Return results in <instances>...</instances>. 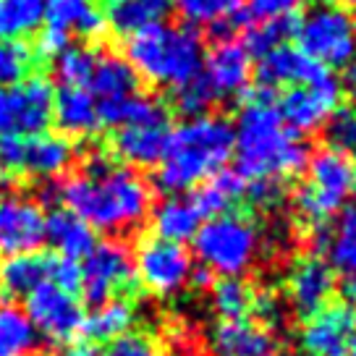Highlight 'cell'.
<instances>
[{"label": "cell", "mask_w": 356, "mask_h": 356, "mask_svg": "<svg viewBox=\"0 0 356 356\" xmlns=\"http://www.w3.org/2000/svg\"><path fill=\"white\" fill-rule=\"evenodd\" d=\"M194 259L184 244H173L165 238H145L134 254V278L155 296H176L191 283Z\"/></svg>", "instance_id": "obj_8"}, {"label": "cell", "mask_w": 356, "mask_h": 356, "mask_svg": "<svg viewBox=\"0 0 356 356\" xmlns=\"http://www.w3.org/2000/svg\"><path fill=\"white\" fill-rule=\"evenodd\" d=\"M299 50L323 66L343 68L356 56V22L338 6H317L299 19Z\"/></svg>", "instance_id": "obj_7"}, {"label": "cell", "mask_w": 356, "mask_h": 356, "mask_svg": "<svg viewBox=\"0 0 356 356\" xmlns=\"http://www.w3.org/2000/svg\"><path fill=\"white\" fill-rule=\"evenodd\" d=\"M236 131L225 115H200L168 134L165 155L157 165L155 184L168 197H178L222 170L234 155Z\"/></svg>", "instance_id": "obj_3"}, {"label": "cell", "mask_w": 356, "mask_h": 356, "mask_svg": "<svg viewBox=\"0 0 356 356\" xmlns=\"http://www.w3.org/2000/svg\"><path fill=\"white\" fill-rule=\"evenodd\" d=\"M53 118L68 136H95L102 129L97 102L81 87H60L53 97Z\"/></svg>", "instance_id": "obj_22"}, {"label": "cell", "mask_w": 356, "mask_h": 356, "mask_svg": "<svg viewBox=\"0 0 356 356\" xmlns=\"http://www.w3.org/2000/svg\"><path fill=\"white\" fill-rule=\"evenodd\" d=\"M134 320H136V309L129 299H111L97 304V309L87 314L84 320V333L92 341H102V343H113L123 338L126 333H131Z\"/></svg>", "instance_id": "obj_29"}, {"label": "cell", "mask_w": 356, "mask_h": 356, "mask_svg": "<svg viewBox=\"0 0 356 356\" xmlns=\"http://www.w3.org/2000/svg\"><path fill=\"white\" fill-rule=\"evenodd\" d=\"M335 291V270L327 265V259L317 254L299 257L289 270L286 278V299L291 309L309 317L312 312L323 309L330 304Z\"/></svg>", "instance_id": "obj_15"}, {"label": "cell", "mask_w": 356, "mask_h": 356, "mask_svg": "<svg viewBox=\"0 0 356 356\" xmlns=\"http://www.w3.org/2000/svg\"><path fill=\"white\" fill-rule=\"evenodd\" d=\"M44 241H50V246L58 252V257L63 259H84V257L95 249V231L89 228L87 222L76 218L74 212L68 210H56L53 215H47L44 222Z\"/></svg>", "instance_id": "obj_23"}, {"label": "cell", "mask_w": 356, "mask_h": 356, "mask_svg": "<svg viewBox=\"0 0 356 356\" xmlns=\"http://www.w3.org/2000/svg\"><path fill=\"white\" fill-rule=\"evenodd\" d=\"M257 291L241 278H222L212 286V309L222 320H244L254 307Z\"/></svg>", "instance_id": "obj_33"}, {"label": "cell", "mask_w": 356, "mask_h": 356, "mask_svg": "<svg viewBox=\"0 0 356 356\" xmlns=\"http://www.w3.org/2000/svg\"><path fill=\"white\" fill-rule=\"evenodd\" d=\"M50 194L63 210L74 212L95 231L129 234L147 220L152 191L134 168L118 165L108 155H92L79 173L50 184Z\"/></svg>", "instance_id": "obj_1"}, {"label": "cell", "mask_w": 356, "mask_h": 356, "mask_svg": "<svg viewBox=\"0 0 356 356\" xmlns=\"http://www.w3.org/2000/svg\"><path fill=\"white\" fill-rule=\"evenodd\" d=\"M79 280H81L79 262H74V259H63V257H53V259H50V283H53V286L76 293Z\"/></svg>", "instance_id": "obj_42"}, {"label": "cell", "mask_w": 356, "mask_h": 356, "mask_svg": "<svg viewBox=\"0 0 356 356\" xmlns=\"http://www.w3.org/2000/svg\"><path fill=\"white\" fill-rule=\"evenodd\" d=\"M346 3H356V0H346Z\"/></svg>", "instance_id": "obj_53"}, {"label": "cell", "mask_w": 356, "mask_h": 356, "mask_svg": "<svg viewBox=\"0 0 356 356\" xmlns=\"http://www.w3.org/2000/svg\"><path fill=\"white\" fill-rule=\"evenodd\" d=\"M34 66L32 47L24 40H6L0 42V87H13L29 76Z\"/></svg>", "instance_id": "obj_37"}, {"label": "cell", "mask_w": 356, "mask_h": 356, "mask_svg": "<svg viewBox=\"0 0 356 356\" xmlns=\"http://www.w3.org/2000/svg\"><path fill=\"white\" fill-rule=\"evenodd\" d=\"M56 356H100L89 343H68Z\"/></svg>", "instance_id": "obj_47"}, {"label": "cell", "mask_w": 356, "mask_h": 356, "mask_svg": "<svg viewBox=\"0 0 356 356\" xmlns=\"http://www.w3.org/2000/svg\"><path fill=\"white\" fill-rule=\"evenodd\" d=\"M348 293L356 299V275H348Z\"/></svg>", "instance_id": "obj_48"}, {"label": "cell", "mask_w": 356, "mask_h": 356, "mask_svg": "<svg viewBox=\"0 0 356 356\" xmlns=\"http://www.w3.org/2000/svg\"><path fill=\"white\" fill-rule=\"evenodd\" d=\"M170 11V0H105V24L121 37L160 24Z\"/></svg>", "instance_id": "obj_26"}, {"label": "cell", "mask_w": 356, "mask_h": 356, "mask_svg": "<svg viewBox=\"0 0 356 356\" xmlns=\"http://www.w3.org/2000/svg\"><path fill=\"white\" fill-rule=\"evenodd\" d=\"M246 194L257 207H275L283 197V186L278 181H252L246 186Z\"/></svg>", "instance_id": "obj_45"}, {"label": "cell", "mask_w": 356, "mask_h": 356, "mask_svg": "<svg viewBox=\"0 0 356 356\" xmlns=\"http://www.w3.org/2000/svg\"><path fill=\"white\" fill-rule=\"evenodd\" d=\"M259 228L241 212H222L210 218L194 236V257L202 262V270L222 278H238L252 270L259 257Z\"/></svg>", "instance_id": "obj_5"}, {"label": "cell", "mask_w": 356, "mask_h": 356, "mask_svg": "<svg viewBox=\"0 0 356 356\" xmlns=\"http://www.w3.org/2000/svg\"><path fill=\"white\" fill-rule=\"evenodd\" d=\"M354 189H356V165H354Z\"/></svg>", "instance_id": "obj_51"}, {"label": "cell", "mask_w": 356, "mask_h": 356, "mask_svg": "<svg viewBox=\"0 0 356 356\" xmlns=\"http://www.w3.org/2000/svg\"><path fill=\"white\" fill-rule=\"evenodd\" d=\"M252 312L259 317V325H265L267 330H273L275 325L283 323V304H280V299L273 291L254 293V307H252Z\"/></svg>", "instance_id": "obj_43"}, {"label": "cell", "mask_w": 356, "mask_h": 356, "mask_svg": "<svg viewBox=\"0 0 356 356\" xmlns=\"http://www.w3.org/2000/svg\"><path fill=\"white\" fill-rule=\"evenodd\" d=\"M356 341V312L348 304H325L304 320L299 343L307 356H341Z\"/></svg>", "instance_id": "obj_13"}, {"label": "cell", "mask_w": 356, "mask_h": 356, "mask_svg": "<svg viewBox=\"0 0 356 356\" xmlns=\"http://www.w3.org/2000/svg\"><path fill=\"white\" fill-rule=\"evenodd\" d=\"M149 220H152V231L157 238L184 244L197 236L204 218L194 207L191 197H168L149 212Z\"/></svg>", "instance_id": "obj_24"}, {"label": "cell", "mask_w": 356, "mask_h": 356, "mask_svg": "<svg viewBox=\"0 0 356 356\" xmlns=\"http://www.w3.org/2000/svg\"><path fill=\"white\" fill-rule=\"evenodd\" d=\"M44 22V0H0V42L24 40Z\"/></svg>", "instance_id": "obj_32"}, {"label": "cell", "mask_w": 356, "mask_h": 356, "mask_svg": "<svg viewBox=\"0 0 356 356\" xmlns=\"http://www.w3.org/2000/svg\"><path fill=\"white\" fill-rule=\"evenodd\" d=\"M246 194V181L236 170H218L194 191V207L202 218H218Z\"/></svg>", "instance_id": "obj_28"}, {"label": "cell", "mask_w": 356, "mask_h": 356, "mask_svg": "<svg viewBox=\"0 0 356 356\" xmlns=\"http://www.w3.org/2000/svg\"><path fill=\"white\" fill-rule=\"evenodd\" d=\"M341 81H343L346 92L356 100V56L343 66V79H341Z\"/></svg>", "instance_id": "obj_46"}, {"label": "cell", "mask_w": 356, "mask_h": 356, "mask_svg": "<svg viewBox=\"0 0 356 356\" xmlns=\"http://www.w3.org/2000/svg\"><path fill=\"white\" fill-rule=\"evenodd\" d=\"M341 356H356V341H354L351 346H348V348H346V351H343Z\"/></svg>", "instance_id": "obj_49"}, {"label": "cell", "mask_w": 356, "mask_h": 356, "mask_svg": "<svg viewBox=\"0 0 356 356\" xmlns=\"http://www.w3.org/2000/svg\"><path fill=\"white\" fill-rule=\"evenodd\" d=\"M283 356H299V354H283Z\"/></svg>", "instance_id": "obj_52"}, {"label": "cell", "mask_w": 356, "mask_h": 356, "mask_svg": "<svg viewBox=\"0 0 356 356\" xmlns=\"http://www.w3.org/2000/svg\"><path fill=\"white\" fill-rule=\"evenodd\" d=\"M325 252L330 267H338L346 275H356V204H346L338 212V222L327 231Z\"/></svg>", "instance_id": "obj_31"}, {"label": "cell", "mask_w": 356, "mask_h": 356, "mask_svg": "<svg viewBox=\"0 0 356 356\" xmlns=\"http://www.w3.org/2000/svg\"><path fill=\"white\" fill-rule=\"evenodd\" d=\"M42 204L24 194H8L0 200V259L32 254L44 241Z\"/></svg>", "instance_id": "obj_12"}, {"label": "cell", "mask_w": 356, "mask_h": 356, "mask_svg": "<svg viewBox=\"0 0 356 356\" xmlns=\"http://www.w3.org/2000/svg\"><path fill=\"white\" fill-rule=\"evenodd\" d=\"M95 58H97V50H92V47H76V44H71L68 50H63L56 58V66H53L60 87H81V89L87 87L92 66H95Z\"/></svg>", "instance_id": "obj_36"}, {"label": "cell", "mask_w": 356, "mask_h": 356, "mask_svg": "<svg viewBox=\"0 0 356 356\" xmlns=\"http://www.w3.org/2000/svg\"><path fill=\"white\" fill-rule=\"evenodd\" d=\"M291 81H296L299 87H320L333 81V74L320 60L289 44H280L257 60V87L275 89Z\"/></svg>", "instance_id": "obj_14"}, {"label": "cell", "mask_w": 356, "mask_h": 356, "mask_svg": "<svg viewBox=\"0 0 356 356\" xmlns=\"http://www.w3.org/2000/svg\"><path fill=\"white\" fill-rule=\"evenodd\" d=\"M296 26H299V19L296 16H286V19H275V22H259L252 24L246 29L244 37V47L249 58H262L267 56L270 50H275L286 40H293L296 37Z\"/></svg>", "instance_id": "obj_34"}, {"label": "cell", "mask_w": 356, "mask_h": 356, "mask_svg": "<svg viewBox=\"0 0 356 356\" xmlns=\"http://www.w3.org/2000/svg\"><path fill=\"white\" fill-rule=\"evenodd\" d=\"M53 84L44 76H26L13 87H0V136H34L53 121Z\"/></svg>", "instance_id": "obj_9"}, {"label": "cell", "mask_w": 356, "mask_h": 356, "mask_svg": "<svg viewBox=\"0 0 356 356\" xmlns=\"http://www.w3.org/2000/svg\"><path fill=\"white\" fill-rule=\"evenodd\" d=\"M44 24L81 37H100L108 29L95 0H44Z\"/></svg>", "instance_id": "obj_27"}, {"label": "cell", "mask_w": 356, "mask_h": 356, "mask_svg": "<svg viewBox=\"0 0 356 356\" xmlns=\"http://www.w3.org/2000/svg\"><path fill=\"white\" fill-rule=\"evenodd\" d=\"M81 280L79 289L84 299L92 304L118 299V293L126 291L134 283V254L129 244L118 238H105L84 257L79 265Z\"/></svg>", "instance_id": "obj_11"}, {"label": "cell", "mask_w": 356, "mask_h": 356, "mask_svg": "<svg viewBox=\"0 0 356 356\" xmlns=\"http://www.w3.org/2000/svg\"><path fill=\"white\" fill-rule=\"evenodd\" d=\"M327 142L346 157L356 155V102L338 108L327 121Z\"/></svg>", "instance_id": "obj_38"}, {"label": "cell", "mask_w": 356, "mask_h": 356, "mask_svg": "<svg viewBox=\"0 0 356 356\" xmlns=\"http://www.w3.org/2000/svg\"><path fill=\"white\" fill-rule=\"evenodd\" d=\"M84 89L95 97L97 105H108V102H118L136 95L139 92V76L134 74V68L121 56L97 50L95 66H92V74H89V81Z\"/></svg>", "instance_id": "obj_20"}, {"label": "cell", "mask_w": 356, "mask_h": 356, "mask_svg": "<svg viewBox=\"0 0 356 356\" xmlns=\"http://www.w3.org/2000/svg\"><path fill=\"white\" fill-rule=\"evenodd\" d=\"M202 79L210 84L212 95L218 100L246 92L249 79H252V58L241 40L231 37V40H218L212 44L210 53H204Z\"/></svg>", "instance_id": "obj_16"}, {"label": "cell", "mask_w": 356, "mask_h": 356, "mask_svg": "<svg viewBox=\"0 0 356 356\" xmlns=\"http://www.w3.org/2000/svg\"><path fill=\"white\" fill-rule=\"evenodd\" d=\"M304 0H246L244 11L249 22H275V19H286V16H296Z\"/></svg>", "instance_id": "obj_40"}, {"label": "cell", "mask_w": 356, "mask_h": 356, "mask_svg": "<svg viewBox=\"0 0 356 356\" xmlns=\"http://www.w3.org/2000/svg\"><path fill=\"white\" fill-rule=\"evenodd\" d=\"M50 254H19L0 259V293L8 299L29 296L37 286L50 280Z\"/></svg>", "instance_id": "obj_25"}, {"label": "cell", "mask_w": 356, "mask_h": 356, "mask_svg": "<svg viewBox=\"0 0 356 356\" xmlns=\"http://www.w3.org/2000/svg\"><path fill=\"white\" fill-rule=\"evenodd\" d=\"M176 108L184 115H189V118H200V115H204V111L207 108H212L215 102H218V97L212 95L210 84L202 79V74L194 81H189L186 87L176 89Z\"/></svg>", "instance_id": "obj_39"}, {"label": "cell", "mask_w": 356, "mask_h": 356, "mask_svg": "<svg viewBox=\"0 0 356 356\" xmlns=\"http://www.w3.org/2000/svg\"><path fill=\"white\" fill-rule=\"evenodd\" d=\"M40 338L29 317L13 304H0V356H34Z\"/></svg>", "instance_id": "obj_30"}, {"label": "cell", "mask_w": 356, "mask_h": 356, "mask_svg": "<svg viewBox=\"0 0 356 356\" xmlns=\"http://www.w3.org/2000/svg\"><path fill=\"white\" fill-rule=\"evenodd\" d=\"M76 147L63 134H34V136H22L19 142V168L22 176H34L53 181L63 176L68 168L74 165Z\"/></svg>", "instance_id": "obj_18"}, {"label": "cell", "mask_w": 356, "mask_h": 356, "mask_svg": "<svg viewBox=\"0 0 356 356\" xmlns=\"http://www.w3.org/2000/svg\"><path fill=\"white\" fill-rule=\"evenodd\" d=\"M24 314L29 317L37 338H44L50 343L68 346L76 335L84 333V304L79 301L76 293L63 291L44 280L42 286L26 296V309Z\"/></svg>", "instance_id": "obj_10"}, {"label": "cell", "mask_w": 356, "mask_h": 356, "mask_svg": "<svg viewBox=\"0 0 356 356\" xmlns=\"http://www.w3.org/2000/svg\"><path fill=\"white\" fill-rule=\"evenodd\" d=\"M123 60L155 87L181 89L202 74L204 44L191 26L160 22L126 37Z\"/></svg>", "instance_id": "obj_4"}, {"label": "cell", "mask_w": 356, "mask_h": 356, "mask_svg": "<svg viewBox=\"0 0 356 356\" xmlns=\"http://www.w3.org/2000/svg\"><path fill=\"white\" fill-rule=\"evenodd\" d=\"M333 0H317V6H330Z\"/></svg>", "instance_id": "obj_50"}, {"label": "cell", "mask_w": 356, "mask_h": 356, "mask_svg": "<svg viewBox=\"0 0 356 356\" xmlns=\"http://www.w3.org/2000/svg\"><path fill=\"white\" fill-rule=\"evenodd\" d=\"M309 178L296 191V212L312 228H323L335 212L346 207L354 191V163L333 147H320L307 163Z\"/></svg>", "instance_id": "obj_6"}, {"label": "cell", "mask_w": 356, "mask_h": 356, "mask_svg": "<svg viewBox=\"0 0 356 356\" xmlns=\"http://www.w3.org/2000/svg\"><path fill=\"white\" fill-rule=\"evenodd\" d=\"M102 356H165L163 348L145 333H126L123 338L113 341Z\"/></svg>", "instance_id": "obj_41"}, {"label": "cell", "mask_w": 356, "mask_h": 356, "mask_svg": "<svg viewBox=\"0 0 356 356\" xmlns=\"http://www.w3.org/2000/svg\"><path fill=\"white\" fill-rule=\"evenodd\" d=\"M168 123L163 126H121L113 136V152L121 157L129 168H152L160 165L165 155Z\"/></svg>", "instance_id": "obj_21"}, {"label": "cell", "mask_w": 356, "mask_h": 356, "mask_svg": "<svg viewBox=\"0 0 356 356\" xmlns=\"http://www.w3.org/2000/svg\"><path fill=\"white\" fill-rule=\"evenodd\" d=\"M170 8H176L186 24L215 26L234 16L241 8V0H170Z\"/></svg>", "instance_id": "obj_35"}, {"label": "cell", "mask_w": 356, "mask_h": 356, "mask_svg": "<svg viewBox=\"0 0 356 356\" xmlns=\"http://www.w3.org/2000/svg\"><path fill=\"white\" fill-rule=\"evenodd\" d=\"M341 102V89L338 84L327 81L320 87H293L283 95L280 102V115L289 123L291 131L296 134H309L320 131L327 121L333 118V113L338 111Z\"/></svg>", "instance_id": "obj_17"}, {"label": "cell", "mask_w": 356, "mask_h": 356, "mask_svg": "<svg viewBox=\"0 0 356 356\" xmlns=\"http://www.w3.org/2000/svg\"><path fill=\"white\" fill-rule=\"evenodd\" d=\"M236 173L252 181H286L307 170L309 147L291 131L275 102L246 100L234 126Z\"/></svg>", "instance_id": "obj_2"}, {"label": "cell", "mask_w": 356, "mask_h": 356, "mask_svg": "<svg viewBox=\"0 0 356 356\" xmlns=\"http://www.w3.org/2000/svg\"><path fill=\"white\" fill-rule=\"evenodd\" d=\"M71 47V34L66 29H58V26H50L44 24L40 37H37V50L42 53L44 58H58L63 50Z\"/></svg>", "instance_id": "obj_44"}, {"label": "cell", "mask_w": 356, "mask_h": 356, "mask_svg": "<svg viewBox=\"0 0 356 356\" xmlns=\"http://www.w3.org/2000/svg\"><path fill=\"white\" fill-rule=\"evenodd\" d=\"M210 351L215 356H275L278 341L265 325L252 320H220L210 333Z\"/></svg>", "instance_id": "obj_19"}]
</instances>
